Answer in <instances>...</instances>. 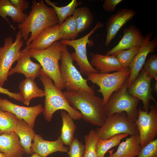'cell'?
Masks as SVG:
<instances>
[{
  "label": "cell",
  "instance_id": "obj_40",
  "mask_svg": "<svg viewBox=\"0 0 157 157\" xmlns=\"http://www.w3.org/2000/svg\"><path fill=\"white\" fill-rule=\"evenodd\" d=\"M31 157H42L39 155L35 153L33 154Z\"/></svg>",
  "mask_w": 157,
  "mask_h": 157
},
{
  "label": "cell",
  "instance_id": "obj_1",
  "mask_svg": "<svg viewBox=\"0 0 157 157\" xmlns=\"http://www.w3.org/2000/svg\"><path fill=\"white\" fill-rule=\"evenodd\" d=\"M31 11L18 28L28 46L45 28L58 24L56 14L52 7L47 6L43 0L32 1Z\"/></svg>",
  "mask_w": 157,
  "mask_h": 157
},
{
  "label": "cell",
  "instance_id": "obj_3",
  "mask_svg": "<svg viewBox=\"0 0 157 157\" xmlns=\"http://www.w3.org/2000/svg\"><path fill=\"white\" fill-rule=\"evenodd\" d=\"M39 77L44 86L45 98L43 113L47 121L50 122L54 113L59 110L66 111L73 119L82 118L80 112L71 106L63 92L55 85L43 69Z\"/></svg>",
  "mask_w": 157,
  "mask_h": 157
},
{
  "label": "cell",
  "instance_id": "obj_6",
  "mask_svg": "<svg viewBox=\"0 0 157 157\" xmlns=\"http://www.w3.org/2000/svg\"><path fill=\"white\" fill-rule=\"evenodd\" d=\"M128 78L122 87L114 92L109 98L104 106L106 117L118 112H125L132 121L135 122L139 110L137 107L140 100L128 93L127 90Z\"/></svg>",
  "mask_w": 157,
  "mask_h": 157
},
{
  "label": "cell",
  "instance_id": "obj_17",
  "mask_svg": "<svg viewBox=\"0 0 157 157\" xmlns=\"http://www.w3.org/2000/svg\"><path fill=\"white\" fill-rule=\"evenodd\" d=\"M23 50V53L17 60L16 65L14 67H11L8 76L18 73L23 74L26 78L34 79L41 75L42 69V66L40 63H35L32 60L29 49L26 47Z\"/></svg>",
  "mask_w": 157,
  "mask_h": 157
},
{
  "label": "cell",
  "instance_id": "obj_12",
  "mask_svg": "<svg viewBox=\"0 0 157 157\" xmlns=\"http://www.w3.org/2000/svg\"><path fill=\"white\" fill-rule=\"evenodd\" d=\"M152 79L142 68L137 78L127 88L129 94L142 101L143 110L148 112L150 109L151 100L157 106L156 100L152 94L151 85Z\"/></svg>",
  "mask_w": 157,
  "mask_h": 157
},
{
  "label": "cell",
  "instance_id": "obj_14",
  "mask_svg": "<svg viewBox=\"0 0 157 157\" xmlns=\"http://www.w3.org/2000/svg\"><path fill=\"white\" fill-rule=\"evenodd\" d=\"M0 108L4 111L12 113L19 119L26 122L33 129L37 117L43 112L42 105L26 107L13 103L6 98L0 97Z\"/></svg>",
  "mask_w": 157,
  "mask_h": 157
},
{
  "label": "cell",
  "instance_id": "obj_20",
  "mask_svg": "<svg viewBox=\"0 0 157 157\" xmlns=\"http://www.w3.org/2000/svg\"><path fill=\"white\" fill-rule=\"evenodd\" d=\"M0 151L8 157H22L24 150L18 136L14 131L0 135Z\"/></svg>",
  "mask_w": 157,
  "mask_h": 157
},
{
  "label": "cell",
  "instance_id": "obj_8",
  "mask_svg": "<svg viewBox=\"0 0 157 157\" xmlns=\"http://www.w3.org/2000/svg\"><path fill=\"white\" fill-rule=\"evenodd\" d=\"M21 32L19 31L14 41L11 37L6 38L3 47L0 46V86L2 87L8 81V73L14 63L22 55L24 50H20L24 44Z\"/></svg>",
  "mask_w": 157,
  "mask_h": 157
},
{
  "label": "cell",
  "instance_id": "obj_44",
  "mask_svg": "<svg viewBox=\"0 0 157 157\" xmlns=\"http://www.w3.org/2000/svg\"><path fill=\"white\" fill-rule=\"evenodd\" d=\"M3 133L1 132V131L0 130V135L2 134Z\"/></svg>",
  "mask_w": 157,
  "mask_h": 157
},
{
  "label": "cell",
  "instance_id": "obj_28",
  "mask_svg": "<svg viewBox=\"0 0 157 157\" xmlns=\"http://www.w3.org/2000/svg\"><path fill=\"white\" fill-rule=\"evenodd\" d=\"M45 2L53 8L58 17V24L59 25L67 18L72 15L76 7L83 3L82 2L78 1L77 0H72L66 6L58 7L56 6L55 3L49 0H46Z\"/></svg>",
  "mask_w": 157,
  "mask_h": 157
},
{
  "label": "cell",
  "instance_id": "obj_23",
  "mask_svg": "<svg viewBox=\"0 0 157 157\" xmlns=\"http://www.w3.org/2000/svg\"><path fill=\"white\" fill-rule=\"evenodd\" d=\"M14 131L19 138L21 145L23 148L24 153L28 154H32V142L36 134L33 129L24 120L19 119Z\"/></svg>",
  "mask_w": 157,
  "mask_h": 157
},
{
  "label": "cell",
  "instance_id": "obj_5",
  "mask_svg": "<svg viewBox=\"0 0 157 157\" xmlns=\"http://www.w3.org/2000/svg\"><path fill=\"white\" fill-rule=\"evenodd\" d=\"M60 60L59 65L60 74L67 91L83 90L95 94L94 86L88 85V80L83 77L74 65V60L67 45L63 44Z\"/></svg>",
  "mask_w": 157,
  "mask_h": 157
},
{
  "label": "cell",
  "instance_id": "obj_38",
  "mask_svg": "<svg viewBox=\"0 0 157 157\" xmlns=\"http://www.w3.org/2000/svg\"><path fill=\"white\" fill-rule=\"evenodd\" d=\"M0 93L8 96L10 98H13L17 101L22 102V98L20 93L10 92L8 89L3 88L0 86Z\"/></svg>",
  "mask_w": 157,
  "mask_h": 157
},
{
  "label": "cell",
  "instance_id": "obj_33",
  "mask_svg": "<svg viewBox=\"0 0 157 157\" xmlns=\"http://www.w3.org/2000/svg\"><path fill=\"white\" fill-rule=\"evenodd\" d=\"M141 46H136L120 51L115 55L123 69L128 67L138 53Z\"/></svg>",
  "mask_w": 157,
  "mask_h": 157
},
{
  "label": "cell",
  "instance_id": "obj_39",
  "mask_svg": "<svg viewBox=\"0 0 157 157\" xmlns=\"http://www.w3.org/2000/svg\"><path fill=\"white\" fill-rule=\"evenodd\" d=\"M11 3L23 12L29 7V3L26 0H10Z\"/></svg>",
  "mask_w": 157,
  "mask_h": 157
},
{
  "label": "cell",
  "instance_id": "obj_13",
  "mask_svg": "<svg viewBox=\"0 0 157 157\" xmlns=\"http://www.w3.org/2000/svg\"><path fill=\"white\" fill-rule=\"evenodd\" d=\"M154 31L147 33L145 36L144 42L129 67L131 73L129 78L128 88L135 81L146 61L147 57L150 53L155 51L157 47V38L155 37L151 40L150 39Z\"/></svg>",
  "mask_w": 157,
  "mask_h": 157
},
{
  "label": "cell",
  "instance_id": "obj_7",
  "mask_svg": "<svg viewBox=\"0 0 157 157\" xmlns=\"http://www.w3.org/2000/svg\"><path fill=\"white\" fill-rule=\"evenodd\" d=\"M98 139H109L115 135L127 133L131 136L139 135L138 127L124 112L116 113L107 117L104 125L95 130Z\"/></svg>",
  "mask_w": 157,
  "mask_h": 157
},
{
  "label": "cell",
  "instance_id": "obj_30",
  "mask_svg": "<svg viewBox=\"0 0 157 157\" xmlns=\"http://www.w3.org/2000/svg\"><path fill=\"white\" fill-rule=\"evenodd\" d=\"M59 32L60 40H74L79 33L76 19L72 15L67 18L59 25Z\"/></svg>",
  "mask_w": 157,
  "mask_h": 157
},
{
  "label": "cell",
  "instance_id": "obj_32",
  "mask_svg": "<svg viewBox=\"0 0 157 157\" xmlns=\"http://www.w3.org/2000/svg\"><path fill=\"white\" fill-rule=\"evenodd\" d=\"M84 138L85 144L83 157H97L96 145L98 138L95 130H91Z\"/></svg>",
  "mask_w": 157,
  "mask_h": 157
},
{
  "label": "cell",
  "instance_id": "obj_21",
  "mask_svg": "<svg viewBox=\"0 0 157 157\" xmlns=\"http://www.w3.org/2000/svg\"><path fill=\"white\" fill-rule=\"evenodd\" d=\"M91 65L96 67L99 73H108L112 71H118L123 69L115 56H107L91 52Z\"/></svg>",
  "mask_w": 157,
  "mask_h": 157
},
{
  "label": "cell",
  "instance_id": "obj_25",
  "mask_svg": "<svg viewBox=\"0 0 157 157\" xmlns=\"http://www.w3.org/2000/svg\"><path fill=\"white\" fill-rule=\"evenodd\" d=\"M28 15L13 4L10 0H0V16L8 23L15 31V29L10 24L6 17L10 16L14 22L20 24L23 22Z\"/></svg>",
  "mask_w": 157,
  "mask_h": 157
},
{
  "label": "cell",
  "instance_id": "obj_10",
  "mask_svg": "<svg viewBox=\"0 0 157 157\" xmlns=\"http://www.w3.org/2000/svg\"><path fill=\"white\" fill-rule=\"evenodd\" d=\"M104 26L103 23L98 22L94 27L86 35L78 39L74 40H60V43L63 45L72 47L75 51L71 53L73 60L77 62L79 67L81 73L87 76L93 73H99L89 61L87 56L86 45L89 37L95 31Z\"/></svg>",
  "mask_w": 157,
  "mask_h": 157
},
{
  "label": "cell",
  "instance_id": "obj_34",
  "mask_svg": "<svg viewBox=\"0 0 157 157\" xmlns=\"http://www.w3.org/2000/svg\"><path fill=\"white\" fill-rule=\"evenodd\" d=\"M142 68L144 71L152 78L157 81V54H152L145 61Z\"/></svg>",
  "mask_w": 157,
  "mask_h": 157
},
{
  "label": "cell",
  "instance_id": "obj_45",
  "mask_svg": "<svg viewBox=\"0 0 157 157\" xmlns=\"http://www.w3.org/2000/svg\"></svg>",
  "mask_w": 157,
  "mask_h": 157
},
{
  "label": "cell",
  "instance_id": "obj_22",
  "mask_svg": "<svg viewBox=\"0 0 157 157\" xmlns=\"http://www.w3.org/2000/svg\"><path fill=\"white\" fill-rule=\"evenodd\" d=\"M141 148L139 135L131 136L119 144L117 151L113 153L111 157H135Z\"/></svg>",
  "mask_w": 157,
  "mask_h": 157
},
{
  "label": "cell",
  "instance_id": "obj_18",
  "mask_svg": "<svg viewBox=\"0 0 157 157\" xmlns=\"http://www.w3.org/2000/svg\"><path fill=\"white\" fill-rule=\"evenodd\" d=\"M31 150L42 157H47L49 154L57 151L68 152L69 148L64 146L60 136L56 140L49 141L44 140L40 135L36 134L33 140Z\"/></svg>",
  "mask_w": 157,
  "mask_h": 157
},
{
  "label": "cell",
  "instance_id": "obj_35",
  "mask_svg": "<svg viewBox=\"0 0 157 157\" xmlns=\"http://www.w3.org/2000/svg\"><path fill=\"white\" fill-rule=\"evenodd\" d=\"M69 146L67 152L69 157H83L85 145L77 138H74Z\"/></svg>",
  "mask_w": 157,
  "mask_h": 157
},
{
  "label": "cell",
  "instance_id": "obj_19",
  "mask_svg": "<svg viewBox=\"0 0 157 157\" xmlns=\"http://www.w3.org/2000/svg\"><path fill=\"white\" fill-rule=\"evenodd\" d=\"M59 28L57 24L45 28L26 47L29 50H44L50 47L55 42L60 40Z\"/></svg>",
  "mask_w": 157,
  "mask_h": 157
},
{
  "label": "cell",
  "instance_id": "obj_36",
  "mask_svg": "<svg viewBox=\"0 0 157 157\" xmlns=\"http://www.w3.org/2000/svg\"><path fill=\"white\" fill-rule=\"evenodd\" d=\"M135 157H157V139L142 147L139 153Z\"/></svg>",
  "mask_w": 157,
  "mask_h": 157
},
{
  "label": "cell",
  "instance_id": "obj_26",
  "mask_svg": "<svg viewBox=\"0 0 157 157\" xmlns=\"http://www.w3.org/2000/svg\"><path fill=\"white\" fill-rule=\"evenodd\" d=\"M61 116L62 125L60 136L64 144L69 146L74 138L76 126L67 113L62 110L61 112Z\"/></svg>",
  "mask_w": 157,
  "mask_h": 157
},
{
  "label": "cell",
  "instance_id": "obj_2",
  "mask_svg": "<svg viewBox=\"0 0 157 157\" xmlns=\"http://www.w3.org/2000/svg\"><path fill=\"white\" fill-rule=\"evenodd\" d=\"M63 92L71 106L80 111L85 121L99 127L104 125L107 117L102 99L83 90Z\"/></svg>",
  "mask_w": 157,
  "mask_h": 157
},
{
  "label": "cell",
  "instance_id": "obj_37",
  "mask_svg": "<svg viewBox=\"0 0 157 157\" xmlns=\"http://www.w3.org/2000/svg\"><path fill=\"white\" fill-rule=\"evenodd\" d=\"M122 0H105L103 5V9L108 12H114L117 6Z\"/></svg>",
  "mask_w": 157,
  "mask_h": 157
},
{
  "label": "cell",
  "instance_id": "obj_42",
  "mask_svg": "<svg viewBox=\"0 0 157 157\" xmlns=\"http://www.w3.org/2000/svg\"><path fill=\"white\" fill-rule=\"evenodd\" d=\"M0 157H8L5 154L2 153H0Z\"/></svg>",
  "mask_w": 157,
  "mask_h": 157
},
{
  "label": "cell",
  "instance_id": "obj_31",
  "mask_svg": "<svg viewBox=\"0 0 157 157\" xmlns=\"http://www.w3.org/2000/svg\"><path fill=\"white\" fill-rule=\"evenodd\" d=\"M19 119L8 111H4L0 108V130L3 133L14 131Z\"/></svg>",
  "mask_w": 157,
  "mask_h": 157
},
{
  "label": "cell",
  "instance_id": "obj_16",
  "mask_svg": "<svg viewBox=\"0 0 157 157\" xmlns=\"http://www.w3.org/2000/svg\"><path fill=\"white\" fill-rule=\"evenodd\" d=\"M136 14L133 9L124 8L119 10L116 14L110 16L106 24V46H108L120 28L132 19Z\"/></svg>",
  "mask_w": 157,
  "mask_h": 157
},
{
  "label": "cell",
  "instance_id": "obj_4",
  "mask_svg": "<svg viewBox=\"0 0 157 157\" xmlns=\"http://www.w3.org/2000/svg\"><path fill=\"white\" fill-rule=\"evenodd\" d=\"M62 46L60 42L57 41L45 49L29 50L31 58H34L39 63L43 70L52 79L55 85L61 90L65 88L61 78L59 64Z\"/></svg>",
  "mask_w": 157,
  "mask_h": 157
},
{
  "label": "cell",
  "instance_id": "obj_15",
  "mask_svg": "<svg viewBox=\"0 0 157 157\" xmlns=\"http://www.w3.org/2000/svg\"><path fill=\"white\" fill-rule=\"evenodd\" d=\"M123 36L117 44L106 53L107 56H115L119 52L142 44L145 36L136 26L132 24L123 31Z\"/></svg>",
  "mask_w": 157,
  "mask_h": 157
},
{
  "label": "cell",
  "instance_id": "obj_24",
  "mask_svg": "<svg viewBox=\"0 0 157 157\" xmlns=\"http://www.w3.org/2000/svg\"><path fill=\"white\" fill-rule=\"evenodd\" d=\"M34 80L31 78H26L19 84V93L22 99V103L27 106L29 105L33 99L42 97L45 95L44 90L38 87Z\"/></svg>",
  "mask_w": 157,
  "mask_h": 157
},
{
  "label": "cell",
  "instance_id": "obj_9",
  "mask_svg": "<svg viewBox=\"0 0 157 157\" xmlns=\"http://www.w3.org/2000/svg\"><path fill=\"white\" fill-rule=\"evenodd\" d=\"M130 73L128 67L112 73H93L87 76L88 80L99 87L98 92L102 94L105 106L111 95L122 87Z\"/></svg>",
  "mask_w": 157,
  "mask_h": 157
},
{
  "label": "cell",
  "instance_id": "obj_43",
  "mask_svg": "<svg viewBox=\"0 0 157 157\" xmlns=\"http://www.w3.org/2000/svg\"><path fill=\"white\" fill-rule=\"evenodd\" d=\"M154 88L155 89V91L157 92V82H156L155 83V85H154Z\"/></svg>",
  "mask_w": 157,
  "mask_h": 157
},
{
  "label": "cell",
  "instance_id": "obj_41",
  "mask_svg": "<svg viewBox=\"0 0 157 157\" xmlns=\"http://www.w3.org/2000/svg\"><path fill=\"white\" fill-rule=\"evenodd\" d=\"M113 150H114V149H113L109 151H107L109 154V157H111V155H112V154L113 153Z\"/></svg>",
  "mask_w": 157,
  "mask_h": 157
},
{
  "label": "cell",
  "instance_id": "obj_11",
  "mask_svg": "<svg viewBox=\"0 0 157 157\" xmlns=\"http://www.w3.org/2000/svg\"><path fill=\"white\" fill-rule=\"evenodd\" d=\"M157 106H150L149 112L139 108L135 123L138 127L141 147L155 140L157 135Z\"/></svg>",
  "mask_w": 157,
  "mask_h": 157
},
{
  "label": "cell",
  "instance_id": "obj_29",
  "mask_svg": "<svg viewBox=\"0 0 157 157\" xmlns=\"http://www.w3.org/2000/svg\"><path fill=\"white\" fill-rule=\"evenodd\" d=\"M129 135L127 133H122L115 135L109 139H98L96 145L97 157H104L106 153L109 149L117 146L122 139Z\"/></svg>",
  "mask_w": 157,
  "mask_h": 157
},
{
  "label": "cell",
  "instance_id": "obj_27",
  "mask_svg": "<svg viewBox=\"0 0 157 157\" xmlns=\"http://www.w3.org/2000/svg\"><path fill=\"white\" fill-rule=\"evenodd\" d=\"M72 15L76 19L79 33L86 30L91 26L93 20V13L87 7L76 8Z\"/></svg>",
  "mask_w": 157,
  "mask_h": 157
}]
</instances>
